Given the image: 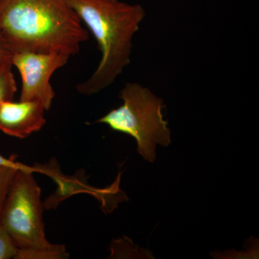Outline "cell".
<instances>
[{
	"label": "cell",
	"mask_w": 259,
	"mask_h": 259,
	"mask_svg": "<svg viewBox=\"0 0 259 259\" xmlns=\"http://www.w3.org/2000/svg\"><path fill=\"white\" fill-rule=\"evenodd\" d=\"M96 39L101 59L76 91L93 96L114 83L131 63L133 40L146 16L144 7L120 0H68Z\"/></svg>",
	"instance_id": "obj_2"
},
{
	"label": "cell",
	"mask_w": 259,
	"mask_h": 259,
	"mask_svg": "<svg viewBox=\"0 0 259 259\" xmlns=\"http://www.w3.org/2000/svg\"><path fill=\"white\" fill-rule=\"evenodd\" d=\"M89 37L68 0H0V38L13 54L72 56Z\"/></svg>",
	"instance_id": "obj_1"
},
{
	"label": "cell",
	"mask_w": 259,
	"mask_h": 259,
	"mask_svg": "<svg viewBox=\"0 0 259 259\" xmlns=\"http://www.w3.org/2000/svg\"><path fill=\"white\" fill-rule=\"evenodd\" d=\"M18 248L0 222V259L15 258Z\"/></svg>",
	"instance_id": "obj_10"
},
{
	"label": "cell",
	"mask_w": 259,
	"mask_h": 259,
	"mask_svg": "<svg viewBox=\"0 0 259 259\" xmlns=\"http://www.w3.org/2000/svg\"><path fill=\"white\" fill-rule=\"evenodd\" d=\"M45 107L37 101H5L0 104V131L25 139L46 125Z\"/></svg>",
	"instance_id": "obj_6"
},
{
	"label": "cell",
	"mask_w": 259,
	"mask_h": 259,
	"mask_svg": "<svg viewBox=\"0 0 259 259\" xmlns=\"http://www.w3.org/2000/svg\"><path fill=\"white\" fill-rule=\"evenodd\" d=\"M13 67V65L8 64L0 68V104L13 100L18 91Z\"/></svg>",
	"instance_id": "obj_8"
},
{
	"label": "cell",
	"mask_w": 259,
	"mask_h": 259,
	"mask_svg": "<svg viewBox=\"0 0 259 259\" xmlns=\"http://www.w3.org/2000/svg\"><path fill=\"white\" fill-rule=\"evenodd\" d=\"M69 257L64 245L51 244L44 248H18L16 259H64Z\"/></svg>",
	"instance_id": "obj_7"
},
{
	"label": "cell",
	"mask_w": 259,
	"mask_h": 259,
	"mask_svg": "<svg viewBox=\"0 0 259 259\" xmlns=\"http://www.w3.org/2000/svg\"><path fill=\"white\" fill-rule=\"evenodd\" d=\"M0 167H8V168H14L17 169H27V168H30V167L18 163L15 161V158H5L2 155H0Z\"/></svg>",
	"instance_id": "obj_12"
},
{
	"label": "cell",
	"mask_w": 259,
	"mask_h": 259,
	"mask_svg": "<svg viewBox=\"0 0 259 259\" xmlns=\"http://www.w3.org/2000/svg\"><path fill=\"white\" fill-rule=\"evenodd\" d=\"M13 54L8 49L5 42L0 38V68L12 64V58Z\"/></svg>",
	"instance_id": "obj_11"
},
{
	"label": "cell",
	"mask_w": 259,
	"mask_h": 259,
	"mask_svg": "<svg viewBox=\"0 0 259 259\" xmlns=\"http://www.w3.org/2000/svg\"><path fill=\"white\" fill-rule=\"evenodd\" d=\"M18 170L14 168L0 167V215L10 186Z\"/></svg>",
	"instance_id": "obj_9"
},
{
	"label": "cell",
	"mask_w": 259,
	"mask_h": 259,
	"mask_svg": "<svg viewBox=\"0 0 259 259\" xmlns=\"http://www.w3.org/2000/svg\"><path fill=\"white\" fill-rule=\"evenodd\" d=\"M34 170L17 171L0 215V222L20 249L52 244L46 238L41 190L32 176Z\"/></svg>",
	"instance_id": "obj_4"
},
{
	"label": "cell",
	"mask_w": 259,
	"mask_h": 259,
	"mask_svg": "<svg viewBox=\"0 0 259 259\" xmlns=\"http://www.w3.org/2000/svg\"><path fill=\"white\" fill-rule=\"evenodd\" d=\"M119 97L122 105L95 122L134 138L139 154L146 161L153 163L156 146L168 147L171 143V130L163 114L164 101L138 82L125 83Z\"/></svg>",
	"instance_id": "obj_3"
},
{
	"label": "cell",
	"mask_w": 259,
	"mask_h": 259,
	"mask_svg": "<svg viewBox=\"0 0 259 259\" xmlns=\"http://www.w3.org/2000/svg\"><path fill=\"white\" fill-rule=\"evenodd\" d=\"M71 56L59 52H19L13 54L12 65L22 79L20 100L40 102L47 111L55 98L51 83L53 74L67 64Z\"/></svg>",
	"instance_id": "obj_5"
}]
</instances>
